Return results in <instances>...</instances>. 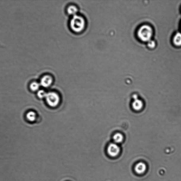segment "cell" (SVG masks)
<instances>
[{
	"instance_id": "1",
	"label": "cell",
	"mask_w": 181,
	"mask_h": 181,
	"mask_svg": "<svg viewBox=\"0 0 181 181\" xmlns=\"http://www.w3.org/2000/svg\"><path fill=\"white\" fill-rule=\"evenodd\" d=\"M85 25L84 18L77 15L73 16L70 21V27L72 30L76 33L82 32L84 30Z\"/></svg>"
},
{
	"instance_id": "2",
	"label": "cell",
	"mask_w": 181,
	"mask_h": 181,
	"mask_svg": "<svg viewBox=\"0 0 181 181\" xmlns=\"http://www.w3.org/2000/svg\"><path fill=\"white\" fill-rule=\"evenodd\" d=\"M153 34L152 28L147 25L142 26L138 32V37L142 41L144 42H148L151 40Z\"/></svg>"
},
{
	"instance_id": "3",
	"label": "cell",
	"mask_w": 181,
	"mask_h": 181,
	"mask_svg": "<svg viewBox=\"0 0 181 181\" xmlns=\"http://www.w3.org/2000/svg\"><path fill=\"white\" fill-rule=\"evenodd\" d=\"M45 98L48 104L51 107L57 106L60 102L59 96L54 92H50L47 93Z\"/></svg>"
},
{
	"instance_id": "4",
	"label": "cell",
	"mask_w": 181,
	"mask_h": 181,
	"mask_svg": "<svg viewBox=\"0 0 181 181\" xmlns=\"http://www.w3.org/2000/svg\"><path fill=\"white\" fill-rule=\"evenodd\" d=\"M108 153L109 155L112 157L117 156L120 152V148L115 144H110L108 147Z\"/></svg>"
},
{
	"instance_id": "5",
	"label": "cell",
	"mask_w": 181,
	"mask_h": 181,
	"mask_svg": "<svg viewBox=\"0 0 181 181\" xmlns=\"http://www.w3.org/2000/svg\"><path fill=\"white\" fill-rule=\"evenodd\" d=\"M53 79L50 76L47 75L42 77L40 81V85L44 88H47L51 85Z\"/></svg>"
},
{
	"instance_id": "6",
	"label": "cell",
	"mask_w": 181,
	"mask_h": 181,
	"mask_svg": "<svg viewBox=\"0 0 181 181\" xmlns=\"http://www.w3.org/2000/svg\"><path fill=\"white\" fill-rule=\"evenodd\" d=\"M134 101L133 102L132 106L134 109L136 111L141 110L143 108V103L142 101L138 99L137 96L135 95L134 96Z\"/></svg>"
},
{
	"instance_id": "7",
	"label": "cell",
	"mask_w": 181,
	"mask_h": 181,
	"mask_svg": "<svg viewBox=\"0 0 181 181\" xmlns=\"http://www.w3.org/2000/svg\"><path fill=\"white\" fill-rule=\"evenodd\" d=\"M146 169V166L145 164L142 162H139L136 164L135 168L136 172L139 174L145 172Z\"/></svg>"
},
{
	"instance_id": "8",
	"label": "cell",
	"mask_w": 181,
	"mask_h": 181,
	"mask_svg": "<svg viewBox=\"0 0 181 181\" xmlns=\"http://www.w3.org/2000/svg\"><path fill=\"white\" fill-rule=\"evenodd\" d=\"M174 44L176 46H181V33L178 32L176 33L173 38Z\"/></svg>"
},
{
	"instance_id": "9",
	"label": "cell",
	"mask_w": 181,
	"mask_h": 181,
	"mask_svg": "<svg viewBox=\"0 0 181 181\" xmlns=\"http://www.w3.org/2000/svg\"><path fill=\"white\" fill-rule=\"evenodd\" d=\"M67 10L68 14L73 16L77 15L78 12V9L74 5H71L68 7Z\"/></svg>"
},
{
	"instance_id": "10",
	"label": "cell",
	"mask_w": 181,
	"mask_h": 181,
	"mask_svg": "<svg viewBox=\"0 0 181 181\" xmlns=\"http://www.w3.org/2000/svg\"><path fill=\"white\" fill-rule=\"evenodd\" d=\"M113 139L116 143H119L122 142L123 140V135L120 133H117L114 135L113 136Z\"/></svg>"
},
{
	"instance_id": "11",
	"label": "cell",
	"mask_w": 181,
	"mask_h": 181,
	"mask_svg": "<svg viewBox=\"0 0 181 181\" xmlns=\"http://www.w3.org/2000/svg\"><path fill=\"white\" fill-rule=\"evenodd\" d=\"M26 117L29 121L33 122L36 119V114L34 112L30 111L27 114Z\"/></svg>"
},
{
	"instance_id": "12",
	"label": "cell",
	"mask_w": 181,
	"mask_h": 181,
	"mask_svg": "<svg viewBox=\"0 0 181 181\" xmlns=\"http://www.w3.org/2000/svg\"><path fill=\"white\" fill-rule=\"evenodd\" d=\"M40 85L38 83L36 82H34L31 83L30 85V88L33 91H36L39 89Z\"/></svg>"
},
{
	"instance_id": "13",
	"label": "cell",
	"mask_w": 181,
	"mask_h": 181,
	"mask_svg": "<svg viewBox=\"0 0 181 181\" xmlns=\"http://www.w3.org/2000/svg\"><path fill=\"white\" fill-rule=\"evenodd\" d=\"M47 93L44 90H40L38 92L37 95L39 98L42 99L46 97Z\"/></svg>"
},
{
	"instance_id": "14",
	"label": "cell",
	"mask_w": 181,
	"mask_h": 181,
	"mask_svg": "<svg viewBox=\"0 0 181 181\" xmlns=\"http://www.w3.org/2000/svg\"><path fill=\"white\" fill-rule=\"evenodd\" d=\"M147 45L150 48L153 49L155 47L156 43L154 40H151L147 42Z\"/></svg>"
}]
</instances>
